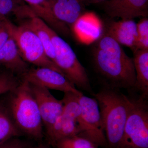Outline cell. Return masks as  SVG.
<instances>
[{"label": "cell", "mask_w": 148, "mask_h": 148, "mask_svg": "<svg viewBox=\"0 0 148 148\" xmlns=\"http://www.w3.org/2000/svg\"><path fill=\"white\" fill-rule=\"evenodd\" d=\"M93 66L104 86L133 90L136 75L133 58L121 45L102 33L95 40L92 50Z\"/></svg>", "instance_id": "obj_1"}, {"label": "cell", "mask_w": 148, "mask_h": 148, "mask_svg": "<svg viewBox=\"0 0 148 148\" xmlns=\"http://www.w3.org/2000/svg\"><path fill=\"white\" fill-rule=\"evenodd\" d=\"M98 103L107 148H120L130 108V99L119 89L103 87L93 94Z\"/></svg>", "instance_id": "obj_2"}, {"label": "cell", "mask_w": 148, "mask_h": 148, "mask_svg": "<svg viewBox=\"0 0 148 148\" xmlns=\"http://www.w3.org/2000/svg\"><path fill=\"white\" fill-rule=\"evenodd\" d=\"M10 92L7 108L16 127L21 133L35 140H41L43 125L30 83L22 79Z\"/></svg>", "instance_id": "obj_3"}, {"label": "cell", "mask_w": 148, "mask_h": 148, "mask_svg": "<svg viewBox=\"0 0 148 148\" xmlns=\"http://www.w3.org/2000/svg\"><path fill=\"white\" fill-rule=\"evenodd\" d=\"M120 148H148V99L133 90Z\"/></svg>", "instance_id": "obj_4"}, {"label": "cell", "mask_w": 148, "mask_h": 148, "mask_svg": "<svg viewBox=\"0 0 148 148\" xmlns=\"http://www.w3.org/2000/svg\"><path fill=\"white\" fill-rule=\"evenodd\" d=\"M49 34L54 48V64L75 86L82 90L92 92L86 71L73 49L51 27Z\"/></svg>", "instance_id": "obj_5"}, {"label": "cell", "mask_w": 148, "mask_h": 148, "mask_svg": "<svg viewBox=\"0 0 148 148\" xmlns=\"http://www.w3.org/2000/svg\"><path fill=\"white\" fill-rule=\"evenodd\" d=\"M6 24L10 35L15 41L24 61L37 67L50 68L64 75L48 57L41 42L34 32L27 27L14 24L8 18Z\"/></svg>", "instance_id": "obj_6"}, {"label": "cell", "mask_w": 148, "mask_h": 148, "mask_svg": "<svg viewBox=\"0 0 148 148\" xmlns=\"http://www.w3.org/2000/svg\"><path fill=\"white\" fill-rule=\"evenodd\" d=\"M82 113L77 121L79 129V135L88 139L98 147H107L98 103L94 98L78 96Z\"/></svg>", "instance_id": "obj_7"}, {"label": "cell", "mask_w": 148, "mask_h": 148, "mask_svg": "<svg viewBox=\"0 0 148 148\" xmlns=\"http://www.w3.org/2000/svg\"><path fill=\"white\" fill-rule=\"evenodd\" d=\"M23 79L32 84L38 85L48 90L82 93L63 74L50 68L37 67L29 69L23 75Z\"/></svg>", "instance_id": "obj_8"}, {"label": "cell", "mask_w": 148, "mask_h": 148, "mask_svg": "<svg viewBox=\"0 0 148 148\" xmlns=\"http://www.w3.org/2000/svg\"><path fill=\"white\" fill-rule=\"evenodd\" d=\"M30 84L38 103L46 134L63 112V102L62 100L55 98L47 88L38 85Z\"/></svg>", "instance_id": "obj_9"}, {"label": "cell", "mask_w": 148, "mask_h": 148, "mask_svg": "<svg viewBox=\"0 0 148 148\" xmlns=\"http://www.w3.org/2000/svg\"><path fill=\"white\" fill-rule=\"evenodd\" d=\"M102 7L110 18L133 19L148 16V0H106Z\"/></svg>", "instance_id": "obj_10"}, {"label": "cell", "mask_w": 148, "mask_h": 148, "mask_svg": "<svg viewBox=\"0 0 148 148\" xmlns=\"http://www.w3.org/2000/svg\"><path fill=\"white\" fill-rule=\"evenodd\" d=\"M102 33L110 36L120 45L136 49L137 40V23L133 19H110L102 24Z\"/></svg>", "instance_id": "obj_11"}, {"label": "cell", "mask_w": 148, "mask_h": 148, "mask_svg": "<svg viewBox=\"0 0 148 148\" xmlns=\"http://www.w3.org/2000/svg\"><path fill=\"white\" fill-rule=\"evenodd\" d=\"M53 16L70 29L84 14V5L80 0H49Z\"/></svg>", "instance_id": "obj_12"}, {"label": "cell", "mask_w": 148, "mask_h": 148, "mask_svg": "<svg viewBox=\"0 0 148 148\" xmlns=\"http://www.w3.org/2000/svg\"><path fill=\"white\" fill-rule=\"evenodd\" d=\"M0 65L5 67L12 73L23 75L29 70L13 38L10 35L8 39L0 48Z\"/></svg>", "instance_id": "obj_13"}, {"label": "cell", "mask_w": 148, "mask_h": 148, "mask_svg": "<svg viewBox=\"0 0 148 148\" xmlns=\"http://www.w3.org/2000/svg\"><path fill=\"white\" fill-rule=\"evenodd\" d=\"M92 12L83 14L72 27L71 29L77 38L82 42L96 40L102 34L101 23Z\"/></svg>", "instance_id": "obj_14"}, {"label": "cell", "mask_w": 148, "mask_h": 148, "mask_svg": "<svg viewBox=\"0 0 148 148\" xmlns=\"http://www.w3.org/2000/svg\"><path fill=\"white\" fill-rule=\"evenodd\" d=\"M41 19L57 34L68 36L71 34L69 27L56 19L53 16L49 0H23Z\"/></svg>", "instance_id": "obj_15"}, {"label": "cell", "mask_w": 148, "mask_h": 148, "mask_svg": "<svg viewBox=\"0 0 148 148\" xmlns=\"http://www.w3.org/2000/svg\"><path fill=\"white\" fill-rule=\"evenodd\" d=\"M132 52L136 82L132 90L148 99V50L137 49Z\"/></svg>", "instance_id": "obj_16"}, {"label": "cell", "mask_w": 148, "mask_h": 148, "mask_svg": "<svg viewBox=\"0 0 148 148\" xmlns=\"http://www.w3.org/2000/svg\"><path fill=\"white\" fill-rule=\"evenodd\" d=\"M79 133V127L76 121L62 112L50 131L46 135L49 143L54 147L59 140L78 135Z\"/></svg>", "instance_id": "obj_17"}, {"label": "cell", "mask_w": 148, "mask_h": 148, "mask_svg": "<svg viewBox=\"0 0 148 148\" xmlns=\"http://www.w3.org/2000/svg\"><path fill=\"white\" fill-rule=\"evenodd\" d=\"M21 134L14 124L7 107L0 102V145Z\"/></svg>", "instance_id": "obj_18"}, {"label": "cell", "mask_w": 148, "mask_h": 148, "mask_svg": "<svg viewBox=\"0 0 148 148\" xmlns=\"http://www.w3.org/2000/svg\"><path fill=\"white\" fill-rule=\"evenodd\" d=\"M56 148H98L94 143L79 135L64 138L55 144Z\"/></svg>", "instance_id": "obj_19"}, {"label": "cell", "mask_w": 148, "mask_h": 148, "mask_svg": "<svg viewBox=\"0 0 148 148\" xmlns=\"http://www.w3.org/2000/svg\"><path fill=\"white\" fill-rule=\"evenodd\" d=\"M137 44L136 49L134 51L137 49L148 50V17L141 18L137 23Z\"/></svg>", "instance_id": "obj_20"}, {"label": "cell", "mask_w": 148, "mask_h": 148, "mask_svg": "<svg viewBox=\"0 0 148 148\" xmlns=\"http://www.w3.org/2000/svg\"><path fill=\"white\" fill-rule=\"evenodd\" d=\"M25 4L23 0H0V19L8 18L10 14L14 15Z\"/></svg>", "instance_id": "obj_21"}, {"label": "cell", "mask_w": 148, "mask_h": 148, "mask_svg": "<svg viewBox=\"0 0 148 148\" xmlns=\"http://www.w3.org/2000/svg\"><path fill=\"white\" fill-rule=\"evenodd\" d=\"M19 83L12 73L10 72L0 73V95L11 92Z\"/></svg>", "instance_id": "obj_22"}, {"label": "cell", "mask_w": 148, "mask_h": 148, "mask_svg": "<svg viewBox=\"0 0 148 148\" xmlns=\"http://www.w3.org/2000/svg\"><path fill=\"white\" fill-rule=\"evenodd\" d=\"M30 147L28 143L16 138L10 139L5 143L0 145V148H29Z\"/></svg>", "instance_id": "obj_23"}, {"label": "cell", "mask_w": 148, "mask_h": 148, "mask_svg": "<svg viewBox=\"0 0 148 148\" xmlns=\"http://www.w3.org/2000/svg\"><path fill=\"white\" fill-rule=\"evenodd\" d=\"M6 20V18L0 19V48L5 43L10 37Z\"/></svg>", "instance_id": "obj_24"}, {"label": "cell", "mask_w": 148, "mask_h": 148, "mask_svg": "<svg viewBox=\"0 0 148 148\" xmlns=\"http://www.w3.org/2000/svg\"><path fill=\"white\" fill-rule=\"evenodd\" d=\"M29 148H49V147L45 145H40L39 146H37V147H29Z\"/></svg>", "instance_id": "obj_25"}, {"label": "cell", "mask_w": 148, "mask_h": 148, "mask_svg": "<svg viewBox=\"0 0 148 148\" xmlns=\"http://www.w3.org/2000/svg\"><path fill=\"white\" fill-rule=\"evenodd\" d=\"M84 4H86L88 0H80Z\"/></svg>", "instance_id": "obj_26"}]
</instances>
